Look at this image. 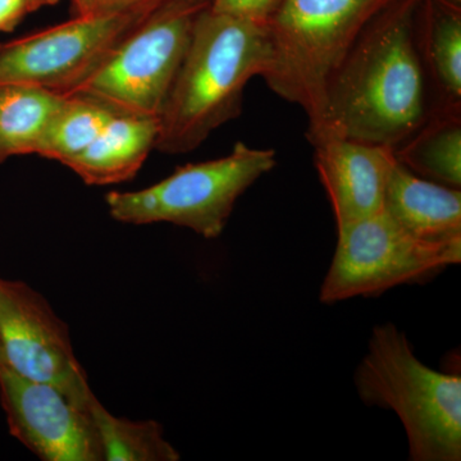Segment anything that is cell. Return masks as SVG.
Listing matches in <instances>:
<instances>
[{
  "label": "cell",
  "instance_id": "24",
  "mask_svg": "<svg viewBox=\"0 0 461 461\" xmlns=\"http://www.w3.org/2000/svg\"><path fill=\"white\" fill-rule=\"evenodd\" d=\"M441 2L448 3V5H457L460 7L461 0H441Z\"/></svg>",
  "mask_w": 461,
  "mask_h": 461
},
{
  "label": "cell",
  "instance_id": "4",
  "mask_svg": "<svg viewBox=\"0 0 461 461\" xmlns=\"http://www.w3.org/2000/svg\"><path fill=\"white\" fill-rule=\"evenodd\" d=\"M390 0H284L267 23L269 65L264 80L304 109L309 130L326 122L327 91L357 35Z\"/></svg>",
  "mask_w": 461,
  "mask_h": 461
},
{
  "label": "cell",
  "instance_id": "12",
  "mask_svg": "<svg viewBox=\"0 0 461 461\" xmlns=\"http://www.w3.org/2000/svg\"><path fill=\"white\" fill-rule=\"evenodd\" d=\"M384 211L415 238L461 240V191L426 180L397 162L388 178Z\"/></svg>",
  "mask_w": 461,
  "mask_h": 461
},
{
  "label": "cell",
  "instance_id": "1",
  "mask_svg": "<svg viewBox=\"0 0 461 461\" xmlns=\"http://www.w3.org/2000/svg\"><path fill=\"white\" fill-rule=\"evenodd\" d=\"M420 5L390 0L364 26L330 80L323 127L397 148L424 123L426 84L415 42Z\"/></svg>",
  "mask_w": 461,
  "mask_h": 461
},
{
  "label": "cell",
  "instance_id": "21",
  "mask_svg": "<svg viewBox=\"0 0 461 461\" xmlns=\"http://www.w3.org/2000/svg\"><path fill=\"white\" fill-rule=\"evenodd\" d=\"M169 0H96L94 12H153Z\"/></svg>",
  "mask_w": 461,
  "mask_h": 461
},
{
  "label": "cell",
  "instance_id": "3",
  "mask_svg": "<svg viewBox=\"0 0 461 461\" xmlns=\"http://www.w3.org/2000/svg\"><path fill=\"white\" fill-rule=\"evenodd\" d=\"M355 387L369 406L396 412L414 461H460L461 377L418 359L395 324L375 326Z\"/></svg>",
  "mask_w": 461,
  "mask_h": 461
},
{
  "label": "cell",
  "instance_id": "8",
  "mask_svg": "<svg viewBox=\"0 0 461 461\" xmlns=\"http://www.w3.org/2000/svg\"><path fill=\"white\" fill-rule=\"evenodd\" d=\"M151 12H107L0 45V85L26 84L69 95Z\"/></svg>",
  "mask_w": 461,
  "mask_h": 461
},
{
  "label": "cell",
  "instance_id": "13",
  "mask_svg": "<svg viewBox=\"0 0 461 461\" xmlns=\"http://www.w3.org/2000/svg\"><path fill=\"white\" fill-rule=\"evenodd\" d=\"M158 117L114 114L83 153L63 163L87 185H112L130 180L156 149Z\"/></svg>",
  "mask_w": 461,
  "mask_h": 461
},
{
  "label": "cell",
  "instance_id": "16",
  "mask_svg": "<svg viewBox=\"0 0 461 461\" xmlns=\"http://www.w3.org/2000/svg\"><path fill=\"white\" fill-rule=\"evenodd\" d=\"M423 44L445 104L460 105L461 11L441 0H423Z\"/></svg>",
  "mask_w": 461,
  "mask_h": 461
},
{
  "label": "cell",
  "instance_id": "23",
  "mask_svg": "<svg viewBox=\"0 0 461 461\" xmlns=\"http://www.w3.org/2000/svg\"><path fill=\"white\" fill-rule=\"evenodd\" d=\"M33 5H36V8L44 7V5H56L58 0H32Z\"/></svg>",
  "mask_w": 461,
  "mask_h": 461
},
{
  "label": "cell",
  "instance_id": "26",
  "mask_svg": "<svg viewBox=\"0 0 461 461\" xmlns=\"http://www.w3.org/2000/svg\"><path fill=\"white\" fill-rule=\"evenodd\" d=\"M193 2L196 3V5H208L211 0H193Z\"/></svg>",
  "mask_w": 461,
  "mask_h": 461
},
{
  "label": "cell",
  "instance_id": "15",
  "mask_svg": "<svg viewBox=\"0 0 461 461\" xmlns=\"http://www.w3.org/2000/svg\"><path fill=\"white\" fill-rule=\"evenodd\" d=\"M66 95L26 84L0 85V162L36 154Z\"/></svg>",
  "mask_w": 461,
  "mask_h": 461
},
{
  "label": "cell",
  "instance_id": "5",
  "mask_svg": "<svg viewBox=\"0 0 461 461\" xmlns=\"http://www.w3.org/2000/svg\"><path fill=\"white\" fill-rule=\"evenodd\" d=\"M275 166V150L239 141L229 156L180 167L147 189L112 191L105 200L118 222L172 223L215 239L240 196Z\"/></svg>",
  "mask_w": 461,
  "mask_h": 461
},
{
  "label": "cell",
  "instance_id": "17",
  "mask_svg": "<svg viewBox=\"0 0 461 461\" xmlns=\"http://www.w3.org/2000/svg\"><path fill=\"white\" fill-rule=\"evenodd\" d=\"M91 415L98 433L103 460L176 461L180 454L163 436L156 421H132L114 417L98 402H91Z\"/></svg>",
  "mask_w": 461,
  "mask_h": 461
},
{
  "label": "cell",
  "instance_id": "25",
  "mask_svg": "<svg viewBox=\"0 0 461 461\" xmlns=\"http://www.w3.org/2000/svg\"><path fill=\"white\" fill-rule=\"evenodd\" d=\"M7 366L5 364V355H3L2 348H0V366Z\"/></svg>",
  "mask_w": 461,
  "mask_h": 461
},
{
  "label": "cell",
  "instance_id": "20",
  "mask_svg": "<svg viewBox=\"0 0 461 461\" xmlns=\"http://www.w3.org/2000/svg\"><path fill=\"white\" fill-rule=\"evenodd\" d=\"M36 9L32 0H0V32L16 29L21 20Z\"/></svg>",
  "mask_w": 461,
  "mask_h": 461
},
{
  "label": "cell",
  "instance_id": "7",
  "mask_svg": "<svg viewBox=\"0 0 461 461\" xmlns=\"http://www.w3.org/2000/svg\"><path fill=\"white\" fill-rule=\"evenodd\" d=\"M461 262V240L415 238L387 212L338 227V245L321 287V302L336 304L420 284Z\"/></svg>",
  "mask_w": 461,
  "mask_h": 461
},
{
  "label": "cell",
  "instance_id": "10",
  "mask_svg": "<svg viewBox=\"0 0 461 461\" xmlns=\"http://www.w3.org/2000/svg\"><path fill=\"white\" fill-rule=\"evenodd\" d=\"M0 348L12 371L75 395L91 393L68 330L41 294L0 278Z\"/></svg>",
  "mask_w": 461,
  "mask_h": 461
},
{
  "label": "cell",
  "instance_id": "2",
  "mask_svg": "<svg viewBox=\"0 0 461 461\" xmlns=\"http://www.w3.org/2000/svg\"><path fill=\"white\" fill-rule=\"evenodd\" d=\"M269 65L267 25L206 7L194 23L182 60L159 117L156 149L167 154L195 150L218 127L241 113L250 78Z\"/></svg>",
  "mask_w": 461,
  "mask_h": 461
},
{
  "label": "cell",
  "instance_id": "6",
  "mask_svg": "<svg viewBox=\"0 0 461 461\" xmlns=\"http://www.w3.org/2000/svg\"><path fill=\"white\" fill-rule=\"evenodd\" d=\"M204 7L193 0L159 5L69 95L96 100L115 114L159 118Z\"/></svg>",
  "mask_w": 461,
  "mask_h": 461
},
{
  "label": "cell",
  "instance_id": "22",
  "mask_svg": "<svg viewBox=\"0 0 461 461\" xmlns=\"http://www.w3.org/2000/svg\"><path fill=\"white\" fill-rule=\"evenodd\" d=\"M96 0H72L77 16L93 14Z\"/></svg>",
  "mask_w": 461,
  "mask_h": 461
},
{
  "label": "cell",
  "instance_id": "11",
  "mask_svg": "<svg viewBox=\"0 0 461 461\" xmlns=\"http://www.w3.org/2000/svg\"><path fill=\"white\" fill-rule=\"evenodd\" d=\"M308 139L338 227L384 211L395 148L353 140L327 127L308 131Z\"/></svg>",
  "mask_w": 461,
  "mask_h": 461
},
{
  "label": "cell",
  "instance_id": "18",
  "mask_svg": "<svg viewBox=\"0 0 461 461\" xmlns=\"http://www.w3.org/2000/svg\"><path fill=\"white\" fill-rule=\"evenodd\" d=\"M114 112L83 95H66L38 149V156L65 163L98 138Z\"/></svg>",
  "mask_w": 461,
  "mask_h": 461
},
{
  "label": "cell",
  "instance_id": "9",
  "mask_svg": "<svg viewBox=\"0 0 461 461\" xmlns=\"http://www.w3.org/2000/svg\"><path fill=\"white\" fill-rule=\"evenodd\" d=\"M93 393L75 395L0 366V400L12 435L45 461H99Z\"/></svg>",
  "mask_w": 461,
  "mask_h": 461
},
{
  "label": "cell",
  "instance_id": "19",
  "mask_svg": "<svg viewBox=\"0 0 461 461\" xmlns=\"http://www.w3.org/2000/svg\"><path fill=\"white\" fill-rule=\"evenodd\" d=\"M284 0H211L208 8L217 14L267 25Z\"/></svg>",
  "mask_w": 461,
  "mask_h": 461
},
{
  "label": "cell",
  "instance_id": "14",
  "mask_svg": "<svg viewBox=\"0 0 461 461\" xmlns=\"http://www.w3.org/2000/svg\"><path fill=\"white\" fill-rule=\"evenodd\" d=\"M397 162L426 180L460 189V105L444 104L395 148Z\"/></svg>",
  "mask_w": 461,
  "mask_h": 461
}]
</instances>
